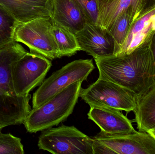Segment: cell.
<instances>
[{
	"label": "cell",
	"instance_id": "3957f363",
	"mask_svg": "<svg viewBox=\"0 0 155 154\" xmlns=\"http://www.w3.org/2000/svg\"><path fill=\"white\" fill-rule=\"evenodd\" d=\"M82 82L71 84L39 107L31 109L23 123L27 132L43 131L67 119L77 103Z\"/></svg>",
	"mask_w": 155,
	"mask_h": 154
},
{
	"label": "cell",
	"instance_id": "8fae6325",
	"mask_svg": "<svg viewBox=\"0 0 155 154\" xmlns=\"http://www.w3.org/2000/svg\"><path fill=\"white\" fill-rule=\"evenodd\" d=\"M155 33V5L146 11L130 26L124 42L115 55L132 53L151 42Z\"/></svg>",
	"mask_w": 155,
	"mask_h": 154
},
{
	"label": "cell",
	"instance_id": "8992f818",
	"mask_svg": "<svg viewBox=\"0 0 155 154\" xmlns=\"http://www.w3.org/2000/svg\"><path fill=\"white\" fill-rule=\"evenodd\" d=\"M14 41L26 45L30 52L40 54L50 60L60 58L51 17H40L19 23L15 33Z\"/></svg>",
	"mask_w": 155,
	"mask_h": 154
},
{
	"label": "cell",
	"instance_id": "e0dca14e",
	"mask_svg": "<svg viewBox=\"0 0 155 154\" xmlns=\"http://www.w3.org/2000/svg\"><path fill=\"white\" fill-rule=\"evenodd\" d=\"M52 20L53 31L59 49L60 58L71 57L80 51L75 34L59 23Z\"/></svg>",
	"mask_w": 155,
	"mask_h": 154
},
{
	"label": "cell",
	"instance_id": "7c38bea8",
	"mask_svg": "<svg viewBox=\"0 0 155 154\" xmlns=\"http://www.w3.org/2000/svg\"><path fill=\"white\" fill-rule=\"evenodd\" d=\"M88 119L94 122L101 132L110 135H125L135 132L131 121L120 110L91 107Z\"/></svg>",
	"mask_w": 155,
	"mask_h": 154
},
{
	"label": "cell",
	"instance_id": "52a82bcc",
	"mask_svg": "<svg viewBox=\"0 0 155 154\" xmlns=\"http://www.w3.org/2000/svg\"><path fill=\"white\" fill-rule=\"evenodd\" d=\"M95 68L92 59L72 61L44 80L32 98L33 108L39 107L71 84L86 80Z\"/></svg>",
	"mask_w": 155,
	"mask_h": 154
},
{
	"label": "cell",
	"instance_id": "ac0fdd59",
	"mask_svg": "<svg viewBox=\"0 0 155 154\" xmlns=\"http://www.w3.org/2000/svg\"><path fill=\"white\" fill-rule=\"evenodd\" d=\"M135 20L136 16L134 11L132 9H128L119 14L108 29V31L114 41V55L119 51L125 40L131 24Z\"/></svg>",
	"mask_w": 155,
	"mask_h": 154
},
{
	"label": "cell",
	"instance_id": "2e32d148",
	"mask_svg": "<svg viewBox=\"0 0 155 154\" xmlns=\"http://www.w3.org/2000/svg\"><path fill=\"white\" fill-rule=\"evenodd\" d=\"M134 122L140 132H148L155 128V84L137 98L134 111Z\"/></svg>",
	"mask_w": 155,
	"mask_h": 154
},
{
	"label": "cell",
	"instance_id": "603a6c76",
	"mask_svg": "<svg viewBox=\"0 0 155 154\" xmlns=\"http://www.w3.org/2000/svg\"><path fill=\"white\" fill-rule=\"evenodd\" d=\"M150 48H151V51H152L155 65V33L152 38L151 44H150Z\"/></svg>",
	"mask_w": 155,
	"mask_h": 154
},
{
	"label": "cell",
	"instance_id": "5bb4252c",
	"mask_svg": "<svg viewBox=\"0 0 155 154\" xmlns=\"http://www.w3.org/2000/svg\"><path fill=\"white\" fill-rule=\"evenodd\" d=\"M98 17L97 25L108 30L123 11L132 9L136 20L144 12L145 0H97Z\"/></svg>",
	"mask_w": 155,
	"mask_h": 154
},
{
	"label": "cell",
	"instance_id": "7402d4cb",
	"mask_svg": "<svg viewBox=\"0 0 155 154\" xmlns=\"http://www.w3.org/2000/svg\"><path fill=\"white\" fill-rule=\"evenodd\" d=\"M155 5V0H145L144 12Z\"/></svg>",
	"mask_w": 155,
	"mask_h": 154
},
{
	"label": "cell",
	"instance_id": "7a4b0ae2",
	"mask_svg": "<svg viewBox=\"0 0 155 154\" xmlns=\"http://www.w3.org/2000/svg\"><path fill=\"white\" fill-rule=\"evenodd\" d=\"M27 52L15 42L0 50V130L9 126L23 124L32 109L29 104L31 95L17 96L12 80L14 67Z\"/></svg>",
	"mask_w": 155,
	"mask_h": 154
},
{
	"label": "cell",
	"instance_id": "30bf717a",
	"mask_svg": "<svg viewBox=\"0 0 155 154\" xmlns=\"http://www.w3.org/2000/svg\"><path fill=\"white\" fill-rule=\"evenodd\" d=\"M75 34L80 51L85 52L94 58L114 55V41L107 29L87 23Z\"/></svg>",
	"mask_w": 155,
	"mask_h": 154
},
{
	"label": "cell",
	"instance_id": "ffe728a7",
	"mask_svg": "<svg viewBox=\"0 0 155 154\" xmlns=\"http://www.w3.org/2000/svg\"><path fill=\"white\" fill-rule=\"evenodd\" d=\"M21 140L11 134L0 133V154H24Z\"/></svg>",
	"mask_w": 155,
	"mask_h": 154
},
{
	"label": "cell",
	"instance_id": "9c48e42d",
	"mask_svg": "<svg viewBox=\"0 0 155 154\" xmlns=\"http://www.w3.org/2000/svg\"><path fill=\"white\" fill-rule=\"evenodd\" d=\"M93 138L109 154H155V138L148 132L110 135L100 132Z\"/></svg>",
	"mask_w": 155,
	"mask_h": 154
},
{
	"label": "cell",
	"instance_id": "44dd1931",
	"mask_svg": "<svg viewBox=\"0 0 155 154\" xmlns=\"http://www.w3.org/2000/svg\"><path fill=\"white\" fill-rule=\"evenodd\" d=\"M85 16L87 23L96 24L98 17L97 0H74Z\"/></svg>",
	"mask_w": 155,
	"mask_h": 154
},
{
	"label": "cell",
	"instance_id": "9a60e30c",
	"mask_svg": "<svg viewBox=\"0 0 155 154\" xmlns=\"http://www.w3.org/2000/svg\"><path fill=\"white\" fill-rule=\"evenodd\" d=\"M0 5L20 23L51 17L49 0H0Z\"/></svg>",
	"mask_w": 155,
	"mask_h": 154
},
{
	"label": "cell",
	"instance_id": "5b68a950",
	"mask_svg": "<svg viewBox=\"0 0 155 154\" xmlns=\"http://www.w3.org/2000/svg\"><path fill=\"white\" fill-rule=\"evenodd\" d=\"M39 149L54 154H94V140L74 126L43 130L38 139Z\"/></svg>",
	"mask_w": 155,
	"mask_h": 154
},
{
	"label": "cell",
	"instance_id": "d6986e66",
	"mask_svg": "<svg viewBox=\"0 0 155 154\" xmlns=\"http://www.w3.org/2000/svg\"><path fill=\"white\" fill-rule=\"evenodd\" d=\"M20 23L0 5V50L13 42L15 30Z\"/></svg>",
	"mask_w": 155,
	"mask_h": 154
},
{
	"label": "cell",
	"instance_id": "cb8c5ba5",
	"mask_svg": "<svg viewBox=\"0 0 155 154\" xmlns=\"http://www.w3.org/2000/svg\"><path fill=\"white\" fill-rule=\"evenodd\" d=\"M148 133L151 134L153 137L155 138V129H152V130H149Z\"/></svg>",
	"mask_w": 155,
	"mask_h": 154
},
{
	"label": "cell",
	"instance_id": "277c9868",
	"mask_svg": "<svg viewBox=\"0 0 155 154\" xmlns=\"http://www.w3.org/2000/svg\"><path fill=\"white\" fill-rule=\"evenodd\" d=\"M79 97L90 107L105 108L127 113L134 111L137 99L132 90L100 78L87 88L81 89Z\"/></svg>",
	"mask_w": 155,
	"mask_h": 154
},
{
	"label": "cell",
	"instance_id": "4fadbf2b",
	"mask_svg": "<svg viewBox=\"0 0 155 154\" xmlns=\"http://www.w3.org/2000/svg\"><path fill=\"white\" fill-rule=\"evenodd\" d=\"M50 16L75 34L82 30L87 20L74 0H49Z\"/></svg>",
	"mask_w": 155,
	"mask_h": 154
},
{
	"label": "cell",
	"instance_id": "6da1fadb",
	"mask_svg": "<svg viewBox=\"0 0 155 154\" xmlns=\"http://www.w3.org/2000/svg\"><path fill=\"white\" fill-rule=\"evenodd\" d=\"M151 42L130 54L94 58L99 72L98 78L132 90L137 98L142 96L155 84Z\"/></svg>",
	"mask_w": 155,
	"mask_h": 154
},
{
	"label": "cell",
	"instance_id": "ba28073f",
	"mask_svg": "<svg viewBox=\"0 0 155 154\" xmlns=\"http://www.w3.org/2000/svg\"><path fill=\"white\" fill-rule=\"evenodd\" d=\"M51 66V61L45 57L27 52L13 68L12 80L15 94L19 96L29 95L42 83Z\"/></svg>",
	"mask_w": 155,
	"mask_h": 154
}]
</instances>
